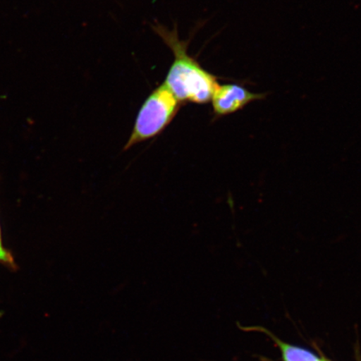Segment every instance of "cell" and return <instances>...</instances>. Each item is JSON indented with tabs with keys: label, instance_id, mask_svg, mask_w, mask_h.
<instances>
[{
	"label": "cell",
	"instance_id": "obj_5",
	"mask_svg": "<svg viewBox=\"0 0 361 361\" xmlns=\"http://www.w3.org/2000/svg\"><path fill=\"white\" fill-rule=\"evenodd\" d=\"M0 266L16 271L18 265L15 257L8 248L4 245L1 224H0Z\"/></svg>",
	"mask_w": 361,
	"mask_h": 361
},
{
	"label": "cell",
	"instance_id": "obj_4",
	"mask_svg": "<svg viewBox=\"0 0 361 361\" xmlns=\"http://www.w3.org/2000/svg\"><path fill=\"white\" fill-rule=\"evenodd\" d=\"M260 331H264L265 334L272 338V340L277 345L279 349L281 351L282 359L283 361H322L317 355L314 352L302 348L300 346L293 345L288 344L279 340V338L274 336V334L265 331L264 328H260Z\"/></svg>",
	"mask_w": 361,
	"mask_h": 361
},
{
	"label": "cell",
	"instance_id": "obj_3",
	"mask_svg": "<svg viewBox=\"0 0 361 361\" xmlns=\"http://www.w3.org/2000/svg\"><path fill=\"white\" fill-rule=\"evenodd\" d=\"M260 94H255L241 85L228 84L216 87L212 102L216 115L226 116L243 109L252 102L263 98Z\"/></svg>",
	"mask_w": 361,
	"mask_h": 361
},
{
	"label": "cell",
	"instance_id": "obj_1",
	"mask_svg": "<svg viewBox=\"0 0 361 361\" xmlns=\"http://www.w3.org/2000/svg\"><path fill=\"white\" fill-rule=\"evenodd\" d=\"M154 30L174 54V61L164 83L166 87L180 102H210L219 87L215 76L188 55V43L179 39L177 30L170 31L161 26L155 27Z\"/></svg>",
	"mask_w": 361,
	"mask_h": 361
},
{
	"label": "cell",
	"instance_id": "obj_6",
	"mask_svg": "<svg viewBox=\"0 0 361 361\" xmlns=\"http://www.w3.org/2000/svg\"><path fill=\"white\" fill-rule=\"evenodd\" d=\"M322 361H331V360H326V359H323Z\"/></svg>",
	"mask_w": 361,
	"mask_h": 361
},
{
	"label": "cell",
	"instance_id": "obj_2",
	"mask_svg": "<svg viewBox=\"0 0 361 361\" xmlns=\"http://www.w3.org/2000/svg\"><path fill=\"white\" fill-rule=\"evenodd\" d=\"M180 103L164 84L153 90L138 112L125 150L159 135L177 115Z\"/></svg>",
	"mask_w": 361,
	"mask_h": 361
}]
</instances>
